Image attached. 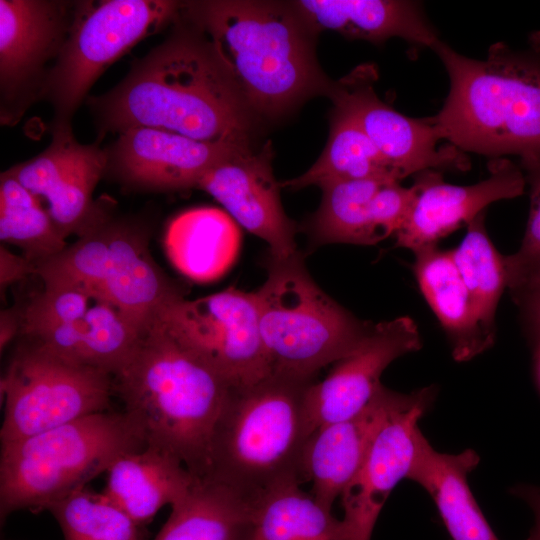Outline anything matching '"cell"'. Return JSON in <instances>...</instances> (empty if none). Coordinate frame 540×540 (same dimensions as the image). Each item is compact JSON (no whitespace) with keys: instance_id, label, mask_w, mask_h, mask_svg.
Wrapping results in <instances>:
<instances>
[{"instance_id":"7a4b0ae2","label":"cell","mask_w":540,"mask_h":540,"mask_svg":"<svg viewBox=\"0 0 540 540\" xmlns=\"http://www.w3.org/2000/svg\"><path fill=\"white\" fill-rule=\"evenodd\" d=\"M181 15L213 43L255 115L277 117L312 94H328L316 33L291 2L185 1Z\"/></svg>"},{"instance_id":"f1b7e54d","label":"cell","mask_w":540,"mask_h":540,"mask_svg":"<svg viewBox=\"0 0 540 540\" xmlns=\"http://www.w3.org/2000/svg\"><path fill=\"white\" fill-rule=\"evenodd\" d=\"M0 239L35 266L68 246L40 201L7 170L0 175Z\"/></svg>"},{"instance_id":"9a60e30c","label":"cell","mask_w":540,"mask_h":540,"mask_svg":"<svg viewBox=\"0 0 540 540\" xmlns=\"http://www.w3.org/2000/svg\"><path fill=\"white\" fill-rule=\"evenodd\" d=\"M377 76L373 64H362L333 82L328 95L334 108L358 124L397 179L428 169L467 170L470 163L461 150L450 144L438 146L432 117L405 116L378 97Z\"/></svg>"},{"instance_id":"d6a6232c","label":"cell","mask_w":540,"mask_h":540,"mask_svg":"<svg viewBox=\"0 0 540 540\" xmlns=\"http://www.w3.org/2000/svg\"><path fill=\"white\" fill-rule=\"evenodd\" d=\"M46 510L58 522L64 540H140V527L106 494L86 486Z\"/></svg>"},{"instance_id":"74e56055","label":"cell","mask_w":540,"mask_h":540,"mask_svg":"<svg viewBox=\"0 0 540 540\" xmlns=\"http://www.w3.org/2000/svg\"><path fill=\"white\" fill-rule=\"evenodd\" d=\"M21 332V309H5L0 315V349L1 352L11 340Z\"/></svg>"},{"instance_id":"cb8c5ba5","label":"cell","mask_w":540,"mask_h":540,"mask_svg":"<svg viewBox=\"0 0 540 540\" xmlns=\"http://www.w3.org/2000/svg\"><path fill=\"white\" fill-rule=\"evenodd\" d=\"M106 474L103 493L140 528L182 499L195 479L177 457L151 446L119 457Z\"/></svg>"},{"instance_id":"44dd1931","label":"cell","mask_w":540,"mask_h":540,"mask_svg":"<svg viewBox=\"0 0 540 540\" xmlns=\"http://www.w3.org/2000/svg\"><path fill=\"white\" fill-rule=\"evenodd\" d=\"M394 391L382 386L373 400L348 419L318 427L304 454L306 481L312 496L328 510L358 473L369 444L392 400Z\"/></svg>"},{"instance_id":"484cf974","label":"cell","mask_w":540,"mask_h":540,"mask_svg":"<svg viewBox=\"0 0 540 540\" xmlns=\"http://www.w3.org/2000/svg\"><path fill=\"white\" fill-rule=\"evenodd\" d=\"M239 241L236 222L227 212L212 207L177 215L164 236L171 263L188 278L200 282L214 280L230 267Z\"/></svg>"},{"instance_id":"8fae6325","label":"cell","mask_w":540,"mask_h":540,"mask_svg":"<svg viewBox=\"0 0 540 540\" xmlns=\"http://www.w3.org/2000/svg\"><path fill=\"white\" fill-rule=\"evenodd\" d=\"M43 285L21 309L23 340L114 376L147 329L88 287L64 281Z\"/></svg>"},{"instance_id":"7402d4cb","label":"cell","mask_w":540,"mask_h":540,"mask_svg":"<svg viewBox=\"0 0 540 540\" xmlns=\"http://www.w3.org/2000/svg\"><path fill=\"white\" fill-rule=\"evenodd\" d=\"M293 7L315 32L331 30L349 39L382 43L399 37L432 47L440 40L421 4L396 0H299Z\"/></svg>"},{"instance_id":"3957f363","label":"cell","mask_w":540,"mask_h":540,"mask_svg":"<svg viewBox=\"0 0 540 540\" xmlns=\"http://www.w3.org/2000/svg\"><path fill=\"white\" fill-rule=\"evenodd\" d=\"M433 51L444 64L450 90L433 116L440 140L494 158H540V32L524 49L490 46L472 59L439 40Z\"/></svg>"},{"instance_id":"ba28073f","label":"cell","mask_w":540,"mask_h":540,"mask_svg":"<svg viewBox=\"0 0 540 540\" xmlns=\"http://www.w3.org/2000/svg\"><path fill=\"white\" fill-rule=\"evenodd\" d=\"M42 281L88 287L148 329L159 311L182 296L152 258L147 236L102 206L91 225L57 256L35 266Z\"/></svg>"},{"instance_id":"ffe728a7","label":"cell","mask_w":540,"mask_h":540,"mask_svg":"<svg viewBox=\"0 0 540 540\" xmlns=\"http://www.w3.org/2000/svg\"><path fill=\"white\" fill-rule=\"evenodd\" d=\"M249 146L209 143L165 130L134 127L104 149L106 173L124 186L145 191L198 188L204 174L233 151Z\"/></svg>"},{"instance_id":"8d00e7d4","label":"cell","mask_w":540,"mask_h":540,"mask_svg":"<svg viewBox=\"0 0 540 540\" xmlns=\"http://www.w3.org/2000/svg\"><path fill=\"white\" fill-rule=\"evenodd\" d=\"M29 274H35V265L24 255L14 254L2 244L0 247L1 292Z\"/></svg>"},{"instance_id":"ac0fdd59","label":"cell","mask_w":540,"mask_h":540,"mask_svg":"<svg viewBox=\"0 0 540 540\" xmlns=\"http://www.w3.org/2000/svg\"><path fill=\"white\" fill-rule=\"evenodd\" d=\"M489 176L472 185L446 183L442 174L428 169L415 174L414 198L409 213L395 234L396 246L413 253L438 246V242L462 227L493 202L524 193L525 174L505 157L488 165Z\"/></svg>"},{"instance_id":"30bf717a","label":"cell","mask_w":540,"mask_h":540,"mask_svg":"<svg viewBox=\"0 0 540 540\" xmlns=\"http://www.w3.org/2000/svg\"><path fill=\"white\" fill-rule=\"evenodd\" d=\"M1 444L108 411L114 376L66 360L30 342L15 350L1 378Z\"/></svg>"},{"instance_id":"5bb4252c","label":"cell","mask_w":540,"mask_h":540,"mask_svg":"<svg viewBox=\"0 0 540 540\" xmlns=\"http://www.w3.org/2000/svg\"><path fill=\"white\" fill-rule=\"evenodd\" d=\"M435 394L433 386L408 394L394 391L358 473L340 496L345 540H370L388 496L408 479L425 441L418 421Z\"/></svg>"},{"instance_id":"83f0119b","label":"cell","mask_w":540,"mask_h":540,"mask_svg":"<svg viewBox=\"0 0 540 540\" xmlns=\"http://www.w3.org/2000/svg\"><path fill=\"white\" fill-rule=\"evenodd\" d=\"M363 179L400 182L358 124L334 108L329 138L320 157L302 175L279 183L281 188L296 190Z\"/></svg>"},{"instance_id":"7c38bea8","label":"cell","mask_w":540,"mask_h":540,"mask_svg":"<svg viewBox=\"0 0 540 540\" xmlns=\"http://www.w3.org/2000/svg\"><path fill=\"white\" fill-rule=\"evenodd\" d=\"M155 319L184 348L235 388L270 375L254 291L227 288L165 305Z\"/></svg>"},{"instance_id":"2e32d148","label":"cell","mask_w":540,"mask_h":540,"mask_svg":"<svg viewBox=\"0 0 540 540\" xmlns=\"http://www.w3.org/2000/svg\"><path fill=\"white\" fill-rule=\"evenodd\" d=\"M51 134L44 151L7 171L40 201L66 239L82 234L100 212L92 195L106 173L107 156L96 143L75 140L72 129Z\"/></svg>"},{"instance_id":"4fadbf2b","label":"cell","mask_w":540,"mask_h":540,"mask_svg":"<svg viewBox=\"0 0 540 540\" xmlns=\"http://www.w3.org/2000/svg\"><path fill=\"white\" fill-rule=\"evenodd\" d=\"M77 1L0 0V121L14 126L42 99Z\"/></svg>"},{"instance_id":"8992f818","label":"cell","mask_w":540,"mask_h":540,"mask_svg":"<svg viewBox=\"0 0 540 540\" xmlns=\"http://www.w3.org/2000/svg\"><path fill=\"white\" fill-rule=\"evenodd\" d=\"M146 447L125 411H104L30 437L1 444L0 520L18 510H46L119 457Z\"/></svg>"},{"instance_id":"1f68e13d","label":"cell","mask_w":540,"mask_h":540,"mask_svg":"<svg viewBox=\"0 0 540 540\" xmlns=\"http://www.w3.org/2000/svg\"><path fill=\"white\" fill-rule=\"evenodd\" d=\"M450 253L485 328L496 335V311L507 288V273L504 255L487 233L485 211L467 225L464 238Z\"/></svg>"},{"instance_id":"9c48e42d","label":"cell","mask_w":540,"mask_h":540,"mask_svg":"<svg viewBox=\"0 0 540 540\" xmlns=\"http://www.w3.org/2000/svg\"><path fill=\"white\" fill-rule=\"evenodd\" d=\"M182 5L172 0L77 1L41 99L52 107L50 131L72 129L75 112L103 71L136 43L174 23Z\"/></svg>"},{"instance_id":"d4e9b609","label":"cell","mask_w":540,"mask_h":540,"mask_svg":"<svg viewBox=\"0 0 540 540\" xmlns=\"http://www.w3.org/2000/svg\"><path fill=\"white\" fill-rule=\"evenodd\" d=\"M479 460L471 449L438 452L425 439L408 477L429 493L452 540H499L468 485L467 476Z\"/></svg>"},{"instance_id":"6da1fadb","label":"cell","mask_w":540,"mask_h":540,"mask_svg":"<svg viewBox=\"0 0 540 540\" xmlns=\"http://www.w3.org/2000/svg\"><path fill=\"white\" fill-rule=\"evenodd\" d=\"M174 29L108 92L88 97L99 136L149 127L251 146L254 116L210 39L180 12Z\"/></svg>"},{"instance_id":"e575fe53","label":"cell","mask_w":540,"mask_h":540,"mask_svg":"<svg viewBox=\"0 0 540 540\" xmlns=\"http://www.w3.org/2000/svg\"><path fill=\"white\" fill-rule=\"evenodd\" d=\"M504 263L507 288L529 324L540 336V261L518 263L504 255Z\"/></svg>"},{"instance_id":"5b68a950","label":"cell","mask_w":540,"mask_h":540,"mask_svg":"<svg viewBox=\"0 0 540 540\" xmlns=\"http://www.w3.org/2000/svg\"><path fill=\"white\" fill-rule=\"evenodd\" d=\"M115 393L146 446L204 477L213 426L235 387L178 343L156 320L114 375Z\"/></svg>"},{"instance_id":"4316f807","label":"cell","mask_w":540,"mask_h":540,"mask_svg":"<svg viewBox=\"0 0 540 540\" xmlns=\"http://www.w3.org/2000/svg\"><path fill=\"white\" fill-rule=\"evenodd\" d=\"M154 540H253L254 508L223 485L195 477Z\"/></svg>"},{"instance_id":"f546056e","label":"cell","mask_w":540,"mask_h":540,"mask_svg":"<svg viewBox=\"0 0 540 540\" xmlns=\"http://www.w3.org/2000/svg\"><path fill=\"white\" fill-rule=\"evenodd\" d=\"M253 540H345L341 520L293 485L254 508Z\"/></svg>"},{"instance_id":"603a6c76","label":"cell","mask_w":540,"mask_h":540,"mask_svg":"<svg viewBox=\"0 0 540 540\" xmlns=\"http://www.w3.org/2000/svg\"><path fill=\"white\" fill-rule=\"evenodd\" d=\"M414 255L418 286L447 334L453 358L467 361L491 347L495 335L485 328L450 250L435 246Z\"/></svg>"},{"instance_id":"e0dca14e","label":"cell","mask_w":540,"mask_h":540,"mask_svg":"<svg viewBox=\"0 0 540 540\" xmlns=\"http://www.w3.org/2000/svg\"><path fill=\"white\" fill-rule=\"evenodd\" d=\"M272 158L269 141L258 150L252 146L237 149L212 166L198 188L216 199L236 223L264 240L270 256L287 259L300 252L295 224L281 203Z\"/></svg>"},{"instance_id":"d590c367","label":"cell","mask_w":540,"mask_h":540,"mask_svg":"<svg viewBox=\"0 0 540 540\" xmlns=\"http://www.w3.org/2000/svg\"><path fill=\"white\" fill-rule=\"evenodd\" d=\"M526 182L530 185V210L519 250L508 258L514 262L540 261V158L521 160Z\"/></svg>"},{"instance_id":"4dcf8cb0","label":"cell","mask_w":540,"mask_h":540,"mask_svg":"<svg viewBox=\"0 0 540 540\" xmlns=\"http://www.w3.org/2000/svg\"><path fill=\"white\" fill-rule=\"evenodd\" d=\"M385 182L389 181L346 180L321 187L322 201L309 226L313 244H376L369 207Z\"/></svg>"},{"instance_id":"ab89813d","label":"cell","mask_w":540,"mask_h":540,"mask_svg":"<svg viewBox=\"0 0 540 540\" xmlns=\"http://www.w3.org/2000/svg\"><path fill=\"white\" fill-rule=\"evenodd\" d=\"M540 338V336H539ZM539 373H540V348H539Z\"/></svg>"},{"instance_id":"277c9868","label":"cell","mask_w":540,"mask_h":540,"mask_svg":"<svg viewBox=\"0 0 540 540\" xmlns=\"http://www.w3.org/2000/svg\"><path fill=\"white\" fill-rule=\"evenodd\" d=\"M313 382L270 374L234 388L213 426L204 478L253 508L276 491L307 482L304 454L314 429L306 396Z\"/></svg>"},{"instance_id":"f35d334b","label":"cell","mask_w":540,"mask_h":540,"mask_svg":"<svg viewBox=\"0 0 540 540\" xmlns=\"http://www.w3.org/2000/svg\"><path fill=\"white\" fill-rule=\"evenodd\" d=\"M513 493L523 498L533 509L535 524L530 531L527 540H540V488L533 486H520Z\"/></svg>"},{"instance_id":"52a82bcc","label":"cell","mask_w":540,"mask_h":540,"mask_svg":"<svg viewBox=\"0 0 540 540\" xmlns=\"http://www.w3.org/2000/svg\"><path fill=\"white\" fill-rule=\"evenodd\" d=\"M254 293L270 374L314 381L323 367L356 349L373 327L314 282L301 253L287 259L269 255L266 280Z\"/></svg>"},{"instance_id":"836d02e7","label":"cell","mask_w":540,"mask_h":540,"mask_svg":"<svg viewBox=\"0 0 540 540\" xmlns=\"http://www.w3.org/2000/svg\"><path fill=\"white\" fill-rule=\"evenodd\" d=\"M414 198L413 186L398 181L383 183L373 196L369 217L376 242L396 234L402 227Z\"/></svg>"},{"instance_id":"d6986e66","label":"cell","mask_w":540,"mask_h":540,"mask_svg":"<svg viewBox=\"0 0 540 540\" xmlns=\"http://www.w3.org/2000/svg\"><path fill=\"white\" fill-rule=\"evenodd\" d=\"M421 345L418 326L408 316L373 324L358 347L336 361L323 381L308 387L307 409L314 431L360 413L382 388L384 370Z\"/></svg>"}]
</instances>
